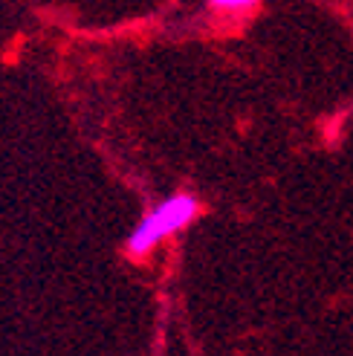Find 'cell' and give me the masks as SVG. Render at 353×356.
Returning <instances> with one entry per match:
<instances>
[{
    "label": "cell",
    "mask_w": 353,
    "mask_h": 356,
    "mask_svg": "<svg viewBox=\"0 0 353 356\" xmlns=\"http://www.w3.org/2000/svg\"><path fill=\"white\" fill-rule=\"evenodd\" d=\"M197 200L191 197V194H176V197H168L165 203L156 206L151 215L139 223L131 238H128V252L131 255H142L148 249L163 241L168 235H174L176 229H183L186 223H191V218L197 215Z\"/></svg>",
    "instance_id": "1"
},
{
    "label": "cell",
    "mask_w": 353,
    "mask_h": 356,
    "mask_svg": "<svg viewBox=\"0 0 353 356\" xmlns=\"http://www.w3.org/2000/svg\"><path fill=\"white\" fill-rule=\"evenodd\" d=\"M258 0H211V6L215 9H226V12H238V9H249L255 6Z\"/></svg>",
    "instance_id": "2"
}]
</instances>
